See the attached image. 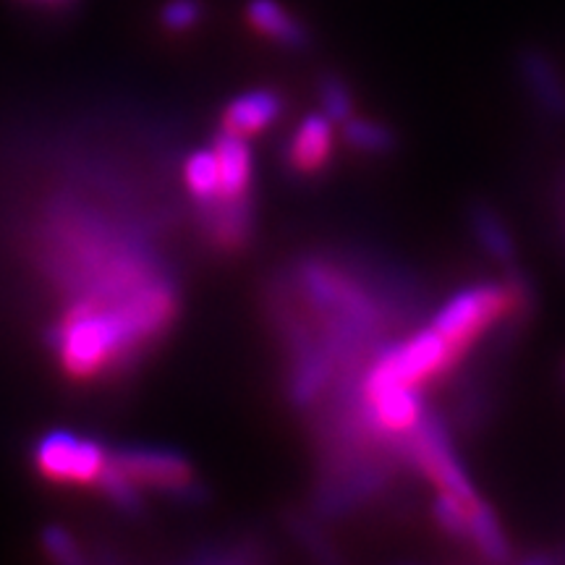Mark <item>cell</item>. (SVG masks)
Returning a JSON list of instances; mask_svg holds the SVG:
<instances>
[{
	"label": "cell",
	"instance_id": "cell-1",
	"mask_svg": "<svg viewBox=\"0 0 565 565\" xmlns=\"http://www.w3.org/2000/svg\"><path fill=\"white\" fill-rule=\"evenodd\" d=\"M458 351L437 333L433 324L414 333L401 343L383 345L374 353L370 370L362 374L359 383L364 385H422L424 380L435 377L456 362Z\"/></svg>",
	"mask_w": 565,
	"mask_h": 565
},
{
	"label": "cell",
	"instance_id": "cell-2",
	"mask_svg": "<svg viewBox=\"0 0 565 565\" xmlns=\"http://www.w3.org/2000/svg\"><path fill=\"white\" fill-rule=\"evenodd\" d=\"M513 303V294L500 282H475L443 301L433 317V328L461 353L484 333L490 324L503 317Z\"/></svg>",
	"mask_w": 565,
	"mask_h": 565
},
{
	"label": "cell",
	"instance_id": "cell-3",
	"mask_svg": "<svg viewBox=\"0 0 565 565\" xmlns=\"http://www.w3.org/2000/svg\"><path fill=\"white\" fill-rule=\"evenodd\" d=\"M406 458L414 461L443 492L456 494L463 503H477L479 494L471 484V477L466 475L463 463L458 461V454L450 440L448 427L440 416L427 412L422 422L406 437Z\"/></svg>",
	"mask_w": 565,
	"mask_h": 565
},
{
	"label": "cell",
	"instance_id": "cell-4",
	"mask_svg": "<svg viewBox=\"0 0 565 565\" xmlns=\"http://www.w3.org/2000/svg\"><path fill=\"white\" fill-rule=\"evenodd\" d=\"M108 463L110 456L100 443L74 433H51L34 448V466L55 484H100Z\"/></svg>",
	"mask_w": 565,
	"mask_h": 565
},
{
	"label": "cell",
	"instance_id": "cell-5",
	"mask_svg": "<svg viewBox=\"0 0 565 565\" xmlns=\"http://www.w3.org/2000/svg\"><path fill=\"white\" fill-rule=\"evenodd\" d=\"M110 469L134 490L183 492L192 487V469L181 456L158 448H129L110 456Z\"/></svg>",
	"mask_w": 565,
	"mask_h": 565
},
{
	"label": "cell",
	"instance_id": "cell-6",
	"mask_svg": "<svg viewBox=\"0 0 565 565\" xmlns=\"http://www.w3.org/2000/svg\"><path fill=\"white\" fill-rule=\"evenodd\" d=\"M333 121L324 113H312L296 126L288 141V166L299 173H317L333 154Z\"/></svg>",
	"mask_w": 565,
	"mask_h": 565
},
{
	"label": "cell",
	"instance_id": "cell-7",
	"mask_svg": "<svg viewBox=\"0 0 565 565\" xmlns=\"http://www.w3.org/2000/svg\"><path fill=\"white\" fill-rule=\"evenodd\" d=\"M282 110L280 97L270 89H252L238 95L228 108L223 110V134L249 139L254 134L265 131L267 126L278 121Z\"/></svg>",
	"mask_w": 565,
	"mask_h": 565
},
{
	"label": "cell",
	"instance_id": "cell-8",
	"mask_svg": "<svg viewBox=\"0 0 565 565\" xmlns=\"http://www.w3.org/2000/svg\"><path fill=\"white\" fill-rule=\"evenodd\" d=\"M246 21L254 32L286 47H301L307 42V30L278 0H249Z\"/></svg>",
	"mask_w": 565,
	"mask_h": 565
},
{
	"label": "cell",
	"instance_id": "cell-9",
	"mask_svg": "<svg viewBox=\"0 0 565 565\" xmlns=\"http://www.w3.org/2000/svg\"><path fill=\"white\" fill-rule=\"evenodd\" d=\"M521 76L529 92L550 116L565 118V84L553 66V61L540 51H526L521 55Z\"/></svg>",
	"mask_w": 565,
	"mask_h": 565
},
{
	"label": "cell",
	"instance_id": "cell-10",
	"mask_svg": "<svg viewBox=\"0 0 565 565\" xmlns=\"http://www.w3.org/2000/svg\"><path fill=\"white\" fill-rule=\"evenodd\" d=\"M466 536L471 540V545L477 547V553L490 563H505L511 557V545H508V536L500 526V519L484 500H477L469 508V529Z\"/></svg>",
	"mask_w": 565,
	"mask_h": 565
},
{
	"label": "cell",
	"instance_id": "cell-11",
	"mask_svg": "<svg viewBox=\"0 0 565 565\" xmlns=\"http://www.w3.org/2000/svg\"><path fill=\"white\" fill-rule=\"evenodd\" d=\"M469 221H471V233H475L479 246L490 254L494 263L505 267L513 265L515 244H513L511 231L505 228L503 217H500L490 204H477V207L471 210Z\"/></svg>",
	"mask_w": 565,
	"mask_h": 565
},
{
	"label": "cell",
	"instance_id": "cell-12",
	"mask_svg": "<svg viewBox=\"0 0 565 565\" xmlns=\"http://www.w3.org/2000/svg\"><path fill=\"white\" fill-rule=\"evenodd\" d=\"M183 181H186V189L192 192L196 202L207 204V207L217 202V196H221V173H217V158L212 152V147L210 150L194 152L186 160V166H183Z\"/></svg>",
	"mask_w": 565,
	"mask_h": 565
},
{
	"label": "cell",
	"instance_id": "cell-13",
	"mask_svg": "<svg viewBox=\"0 0 565 565\" xmlns=\"http://www.w3.org/2000/svg\"><path fill=\"white\" fill-rule=\"evenodd\" d=\"M343 139L351 150L362 152V154H387L393 152L395 147V134L391 131V126L372 121V118H349L343 124Z\"/></svg>",
	"mask_w": 565,
	"mask_h": 565
},
{
	"label": "cell",
	"instance_id": "cell-14",
	"mask_svg": "<svg viewBox=\"0 0 565 565\" xmlns=\"http://www.w3.org/2000/svg\"><path fill=\"white\" fill-rule=\"evenodd\" d=\"M469 508L471 505L463 503L461 498L440 490L433 500V519L445 534L461 540V536H466V529H469Z\"/></svg>",
	"mask_w": 565,
	"mask_h": 565
},
{
	"label": "cell",
	"instance_id": "cell-15",
	"mask_svg": "<svg viewBox=\"0 0 565 565\" xmlns=\"http://www.w3.org/2000/svg\"><path fill=\"white\" fill-rule=\"evenodd\" d=\"M320 105L322 113L330 118L333 124H345L353 116V97L351 89L345 87L341 79L335 76H328L320 84Z\"/></svg>",
	"mask_w": 565,
	"mask_h": 565
},
{
	"label": "cell",
	"instance_id": "cell-16",
	"mask_svg": "<svg viewBox=\"0 0 565 565\" xmlns=\"http://www.w3.org/2000/svg\"><path fill=\"white\" fill-rule=\"evenodd\" d=\"M160 21L168 32L175 34L194 30L202 21V3L200 0H168L160 11Z\"/></svg>",
	"mask_w": 565,
	"mask_h": 565
},
{
	"label": "cell",
	"instance_id": "cell-17",
	"mask_svg": "<svg viewBox=\"0 0 565 565\" xmlns=\"http://www.w3.org/2000/svg\"><path fill=\"white\" fill-rule=\"evenodd\" d=\"M45 547L53 557H58L63 563L79 561V550H76V542L71 540L68 532L63 529H47L45 532Z\"/></svg>",
	"mask_w": 565,
	"mask_h": 565
},
{
	"label": "cell",
	"instance_id": "cell-18",
	"mask_svg": "<svg viewBox=\"0 0 565 565\" xmlns=\"http://www.w3.org/2000/svg\"><path fill=\"white\" fill-rule=\"evenodd\" d=\"M42 3H66V0H42Z\"/></svg>",
	"mask_w": 565,
	"mask_h": 565
}]
</instances>
